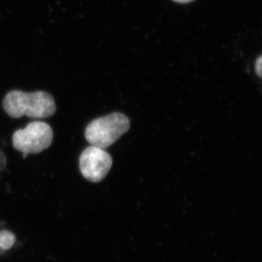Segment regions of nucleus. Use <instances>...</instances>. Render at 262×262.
<instances>
[{"mask_svg": "<svg viewBox=\"0 0 262 262\" xmlns=\"http://www.w3.org/2000/svg\"><path fill=\"white\" fill-rule=\"evenodd\" d=\"M174 2L179 3V4H188L192 2L193 0H173Z\"/></svg>", "mask_w": 262, "mask_h": 262, "instance_id": "6e6552de", "label": "nucleus"}, {"mask_svg": "<svg viewBox=\"0 0 262 262\" xmlns=\"http://www.w3.org/2000/svg\"><path fill=\"white\" fill-rule=\"evenodd\" d=\"M255 72L257 74L258 77H262V56L260 55L255 61Z\"/></svg>", "mask_w": 262, "mask_h": 262, "instance_id": "423d86ee", "label": "nucleus"}, {"mask_svg": "<svg viewBox=\"0 0 262 262\" xmlns=\"http://www.w3.org/2000/svg\"><path fill=\"white\" fill-rule=\"evenodd\" d=\"M129 128L130 121L125 115L112 113L90 122L85 131V138L92 146L105 149L115 144Z\"/></svg>", "mask_w": 262, "mask_h": 262, "instance_id": "f03ea898", "label": "nucleus"}, {"mask_svg": "<svg viewBox=\"0 0 262 262\" xmlns=\"http://www.w3.org/2000/svg\"><path fill=\"white\" fill-rule=\"evenodd\" d=\"M80 171L86 179L98 183L103 180L112 166V159L103 148L89 146L85 148L79 160Z\"/></svg>", "mask_w": 262, "mask_h": 262, "instance_id": "20e7f679", "label": "nucleus"}, {"mask_svg": "<svg viewBox=\"0 0 262 262\" xmlns=\"http://www.w3.org/2000/svg\"><path fill=\"white\" fill-rule=\"evenodd\" d=\"M5 166H6V157H5V154L0 150V171L4 170L5 168Z\"/></svg>", "mask_w": 262, "mask_h": 262, "instance_id": "0eeeda50", "label": "nucleus"}, {"mask_svg": "<svg viewBox=\"0 0 262 262\" xmlns=\"http://www.w3.org/2000/svg\"><path fill=\"white\" fill-rule=\"evenodd\" d=\"M53 137L49 124L32 121L25 128L19 129L13 134V146L23 154V158H27L29 154H38L47 149L52 144Z\"/></svg>", "mask_w": 262, "mask_h": 262, "instance_id": "7ed1b4c3", "label": "nucleus"}, {"mask_svg": "<svg viewBox=\"0 0 262 262\" xmlns=\"http://www.w3.org/2000/svg\"><path fill=\"white\" fill-rule=\"evenodd\" d=\"M15 236L14 233L8 230L0 231V248L4 250H8L15 245Z\"/></svg>", "mask_w": 262, "mask_h": 262, "instance_id": "39448f33", "label": "nucleus"}, {"mask_svg": "<svg viewBox=\"0 0 262 262\" xmlns=\"http://www.w3.org/2000/svg\"><path fill=\"white\" fill-rule=\"evenodd\" d=\"M3 106L13 118L27 116L32 118H48L56 112L55 99L45 91L33 93L13 90L5 96Z\"/></svg>", "mask_w": 262, "mask_h": 262, "instance_id": "f257e3e1", "label": "nucleus"}]
</instances>
